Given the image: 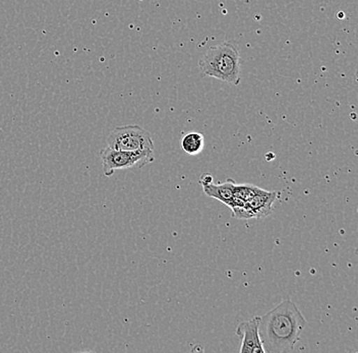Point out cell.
I'll return each mask as SVG.
<instances>
[{
	"label": "cell",
	"instance_id": "1",
	"mask_svg": "<svg viewBox=\"0 0 358 353\" xmlns=\"http://www.w3.org/2000/svg\"><path fill=\"white\" fill-rule=\"evenodd\" d=\"M306 325V319L297 305L289 299L282 301L259 321V338L265 352H290L301 339Z\"/></svg>",
	"mask_w": 358,
	"mask_h": 353
},
{
	"label": "cell",
	"instance_id": "2",
	"mask_svg": "<svg viewBox=\"0 0 358 353\" xmlns=\"http://www.w3.org/2000/svg\"><path fill=\"white\" fill-rule=\"evenodd\" d=\"M199 66L208 77L235 86L241 82V55L232 42H223L211 47L201 58Z\"/></svg>",
	"mask_w": 358,
	"mask_h": 353
},
{
	"label": "cell",
	"instance_id": "3",
	"mask_svg": "<svg viewBox=\"0 0 358 353\" xmlns=\"http://www.w3.org/2000/svg\"><path fill=\"white\" fill-rule=\"evenodd\" d=\"M107 147L127 152H154L155 150L151 134L136 124L115 127L107 138Z\"/></svg>",
	"mask_w": 358,
	"mask_h": 353
},
{
	"label": "cell",
	"instance_id": "4",
	"mask_svg": "<svg viewBox=\"0 0 358 353\" xmlns=\"http://www.w3.org/2000/svg\"><path fill=\"white\" fill-rule=\"evenodd\" d=\"M100 158L102 161L103 173L107 178L113 175L116 171L123 169L143 168L155 160L154 152H127L118 151L106 147L101 150Z\"/></svg>",
	"mask_w": 358,
	"mask_h": 353
},
{
	"label": "cell",
	"instance_id": "5",
	"mask_svg": "<svg viewBox=\"0 0 358 353\" xmlns=\"http://www.w3.org/2000/svg\"><path fill=\"white\" fill-rule=\"evenodd\" d=\"M261 317H255L250 321L243 322L237 327V336L241 338V353H265L259 334Z\"/></svg>",
	"mask_w": 358,
	"mask_h": 353
},
{
	"label": "cell",
	"instance_id": "6",
	"mask_svg": "<svg viewBox=\"0 0 358 353\" xmlns=\"http://www.w3.org/2000/svg\"><path fill=\"white\" fill-rule=\"evenodd\" d=\"M278 194L259 189V192L248 202L245 203L248 210L250 219H262L270 216L273 212V204L276 201Z\"/></svg>",
	"mask_w": 358,
	"mask_h": 353
},
{
	"label": "cell",
	"instance_id": "7",
	"mask_svg": "<svg viewBox=\"0 0 358 353\" xmlns=\"http://www.w3.org/2000/svg\"><path fill=\"white\" fill-rule=\"evenodd\" d=\"M235 185L236 182L229 178L224 183H219V185L211 183V185H206V187H203V191L210 198L216 199L230 208L232 200H234Z\"/></svg>",
	"mask_w": 358,
	"mask_h": 353
},
{
	"label": "cell",
	"instance_id": "8",
	"mask_svg": "<svg viewBox=\"0 0 358 353\" xmlns=\"http://www.w3.org/2000/svg\"><path fill=\"white\" fill-rule=\"evenodd\" d=\"M205 146L203 136L196 131L187 133L181 140V147L185 153L190 156L199 155Z\"/></svg>",
	"mask_w": 358,
	"mask_h": 353
},
{
	"label": "cell",
	"instance_id": "9",
	"mask_svg": "<svg viewBox=\"0 0 358 353\" xmlns=\"http://www.w3.org/2000/svg\"><path fill=\"white\" fill-rule=\"evenodd\" d=\"M259 187L256 185H235L234 192V200L232 204L230 206V209L235 206H241L245 203L248 202L252 196L259 192Z\"/></svg>",
	"mask_w": 358,
	"mask_h": 353
},
{
	"label": "cell",
	"instance_id": "10",
	"mask_svg": "<svg viewBox=\"0 0 358 353\" xmlns=\"http://www.w3.org/2000/svg\"><path fill=\"white\" fill-rule=\"evenodd\" d=\"M200 183L201 187H206V185H209L213 183V176L210 173H203L201 174L200 178Z\"/></svg>",
	"mask_w": 358,
	"mask_h": 353
}]
</instances>
